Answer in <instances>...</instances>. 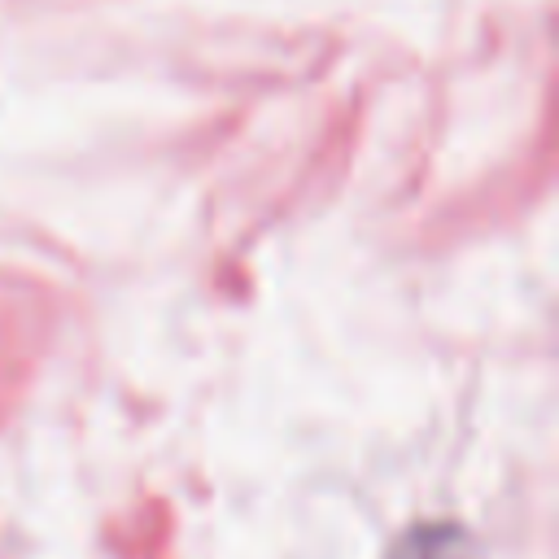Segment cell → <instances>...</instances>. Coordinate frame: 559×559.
<instances>
[{"mask_svg":"<svg viewBox=\"0 0 559 559\" xmlns=\"http://www.w3.org/2000/svg\"><path fill=\"white\" fill-rule=\"evenodd\" d=\"M389 559H476V546L459 524H415Z\"/></svg>","mask_w":559,"mask_h":559,"instance_id":"6da1fadb","label":"cell"}]
</instances>
